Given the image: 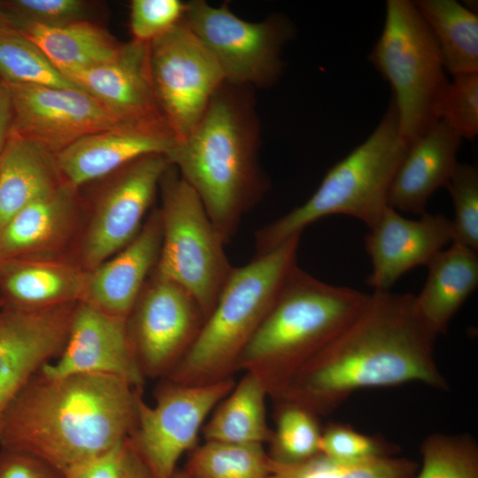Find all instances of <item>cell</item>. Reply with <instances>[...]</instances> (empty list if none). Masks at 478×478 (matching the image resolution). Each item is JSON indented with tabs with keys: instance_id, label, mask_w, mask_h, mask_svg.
<instances>
[{
	"instance_id": "6da1fadb",
	"label": "cell",
	"mask_w": 478,
	"mask_h": 478,
	"mask_svg": "<svg viewBox=\"0 0 478 478\" xmlns=\"http://www.w3.org/2000/svg\"><path fill=\"white\" fill-rule=\"evenodd\" d=\"M436 337L420 317L414 295L374 291L355 320L274 397L318 415L364 389L420 382L448 390L435 357Z\"/></svg>"
},
{
	"instance_id": "7a4b0ae2",
	"label": "cell",
	"mask_w": 478,
	"mask_h": 478,
	"mask_svg": "<svg viewBox=\"0 0 478 478\" xmlns=\"http://www.w3.org/2000/svg\"><path fill=\"white\" fill-rule=\"evenodd\" d=\"M140 390L112 375L37 373L5 412L0 448L66 472L110 451L135 428Z\"/></svg>"
},
{
	"instance_id": "3957f363",
	"label": "cell",
	"mask_w": 478,
	"mask_h": 478,
	"mask_svg": "<svg viewBox=\"0 0 478 478\" xmlns=\"http://www.w3.org/2000/svg\"><path fill=\"white\" fill-rule=\"evenodd\" d=\"M243 88L225 82L194 129L166 154L226 244L268 189L258 159V126Z\"/></svg>"
},
{
	"instance_id": "277c9868",
	"label": "cell",
	"mask_w": 478,
	"mask_h": 478,
	"mask_svg": "<svg viewBox=\"0 0 478 478\" xmlns=\"http://www.w3.org/2000/svg\"><path fill=\"white\" fill-rule=\"evenodd\" d=\"M370 294L324 282L297 266L241 353L236 369L258 375L275 396L362 312Z\"/></svg>"
},
{
	"instance_id": "5b68a950",
	"label": "cell",
	"mask_w": 478,
	"mask_h": 478,
	"mask_svg": "<svg viewBox=\"0 0 478 478\" xmlns=\"http://www.w3.org/2000/svg\"><path fill=\"white\" fill-rule=\"evenodd\" d=\"M300 237L233 267L195 340L169 372L170 382L203 384L230 377L297 266Z\"/></svg>"
},
{
	"instance_id": "8992f818",
	"label": "cell",
	"mask_w": 478,
	"mask_h": 478,
	"mask_svg": "<svg viewBox=\"0 0 478 478\" xmlns=\"http://www.w3.org/2000/svg\"><path fill=\"white\" fill-rule=\"evenodd\" d=\"M407 149L391 97L372 134L328 171L305 203L255 232L254 256L301 235L305 227L328 215H348L368 228L373 227L388 206L391 181Z\"/></svg>"
},
{
	"instance_id": "52a82bcc",
	"label": "cell",
	"mask_w": 478,
	"mask_h": 478,
	"mask_svg": "<svg viewBox=\"0 0 478 478\" xmlns=\"http://www.w3.org/2000/svg\"><path fill=\"white\" fill-rule=\"evenodd\" d=\"M368 60L391 85L408 148L441 120L449 85L437 42L413 1H387L384 27Z\"/></svg>"
},
{
	"instance_id": "ba28073f",
	"label": "cell",
	"mask_w": 478,
	"mask_h": 478,
	"mask_svg": "<svg viewBox=\"0 0 478 478\" xmlns=\"http://www.w3.org/2000/svg\"><path fill=\"white\" fill-rule=\"evenodd\" d=\"M161 246L154 270L185 289L205 319L233 267L195 190L169 166L160 184Z\"/></svg>"
},
{
	"instance_id": "9c48e42d",
	"label": "cell",
	"mask_w": 478,
	"mask_h": 478,
	"mask_svg": "<svg viewBox=\"0 0 478 478\" xmlns=\"http://www.w3.org/2000/svg\"><path fill=\"white\" fill-rule=\"evenodd\" d=\"M181 21L213 57L225 82L264 87L281 74V48L294 34L287 18L274 15L248 22L227 4L214 7L197 0L186 4Z\"/></svg>"
},
{
	"instance_id": "30bf717a",
	"label": "cell",
	"mask_w": 478,
	"mask_h": 478,
	"mask_svg": "<svg viewBox=\"0 0 478 478\" xmlns=\"http://www.w3.org/2000/svg\"><path fill=\"white\" fill-rule=\"evenodd\" d=\"M169 166L165 154H149L99 180L75 259L81 267L94 269L137 235Z\"/></svg>"
},
{
	"instance_id": "8fae6325",
	"label": "cell",
	"mask_w": 478,
	"mask_h": 478,
	"mask_svg": "<svg viewBox=\"0 0 478 478\" xmlns=\"http://www.w3.org/2000/svg\"><path fill=\"white\" fill-rule=\"evenodd\" d=\"M151 82L159 111L176 142L203 117L224 75L207 49L181 21L149 42Z\"/></svg>"
},
{
	"instance_id": "7c38bea8",
	"label": "cell",
	"mask_w": 478,
	"mask_h": 478,
	"mask_svg": "<svg viewBox=\"0 0 478 478\" xmlns=\"http://www.w3.org/2000/svg\"><path fill=\"white\" fill-rule=\"evenodd\" d=\"M235 382L231 377L203 384L169 382L153 405L141 397L132 442L153 478H172L181 455L191 450L204 421Z\"/></svg>"
},
{
	"instance_id": "4fadbf2b",
	"label": "cell",
	"mask_w": 478,
	"mask_h": 478,
	"mask_svg": "<svg viewBox=\"0 0 478 478\" xmlns=\"http://www.w3.org/2000/svg\"><path fill=\"white\" fill-rule=\"evenodd\" d=\"M204 320L200 306L185 289L153 270L127 320L144 376L170 372Z\"/></svg>"
},
{
	"instance_id": "5bb4252c",
	"label": "cell",
	"mask_w": 478,
	"mask_h": 478,
	"mask_svg": "<svg viewBox=\"0 0 478 478\" xmlns=\"http://www.w3.org/2000/svg\"><path fill=\"white\" fill-rule=\"evenodd\" d=\"M4 83L12 107L10 135L30 140L55 156L84 136L122 124L77 87Z\"/></svg>"
},
{
	"instance_id": "9a60e30c",
	"label": "cell",
	"mask_w": 478,
	"mask_h": 478,
	"mask_svg": "<svg viewBox=\"0 0 478 478\" xmlns=\"http://www.w3.org/2000/svg\"><path fill=\"white\" fill-rule=\"evenodd\" d=\"M76 304L0 311V426L10 405L67 340Z\"/></svg>"
},
{
	"instance_id": "2e32d148",
	"label": "cell",
	"mask_w": 478,
	"mask_h": 478,
	"mask_svg": "<svg viewBox=\"0 0 478 478\" xmlns=\"http://www.w3.org/2000/svg\"><path fill=\"white\" fill-rule=\"evenodd\" d=\"M127 320L84 301L78 302L61 353L44 365L41 373L50 378L77 374H108L141 391L145 376L130 340Z\"/></svg>"
},
{
	"instance_id": "e0dca14e",
	"label": "cell",
	"mask_w": 478,
	"mask_h": 478,
	"mask_svg": "<svg viewBox=\"0 0 478 478\" xmlns=\"http://www.w3.org/2000/svg\"><path fill=\"white\" fill-rule=\"evenodd\" d=\"M452 241L451 220L444 215L426 212L409 220L388 205L366 236L373 266L367 284L374 291H389L403 274L428 266Z\"/></svg>"
},
{
	"instance_id": "ac0fdd59",
	"label": "cell",
	"mask_w": 478,
	"mask_h": 478,
	"mask_svg": "<svg viewBox=\"0 0 478 478\" xmlns=\"http://www.w3.org/2000/svg\"><path fill=\"white\" fill-rule=\"evenodd\" d=\"M175 143L165 123L121 124L77 140L55 158L62 181L79 190L143 156L166 155Z\"/></svg>"
},
{
	"instance_id": "d6986e66",
	"label": "cell",
	"mask_w": 478,
	"mask_h": 478,
	"mask_svg": "<svg viewBox=\"0 0 478 478\" xmlns=\"http://www.w3.org/2000/svg\"><path fill=\"white\" fill-rule=\"evenodd\" d=\"M64 76L99 101L122 124H166L151 82L149 42L132 40L123 44L113 60Z\"/></svg>"
},
{
	"instance_id": "ffe728a7",
	"label": "cell",
	"mask_w": 478,
	"mask_h": 478,
	"mask_svg": "<svg viewBox=\"0 0 478 478\" xmlns=\"http://www.w3.org/2000/svg\"><path fill=\"white\" fill-rule=\"evenodd\" d=\"M161 238L160 216L155 208L127 245L88 271L82 301L111 315L127 319L157 265Z\"/></svg>"
},
{
	"instance_id": "44dd1931",
	"label": "cell",
	"mask_w": 478,
	"mask_h": 478,
	"mask_svg": "<svg viewBox=\"0 0 478 478\" xmlns=\"http://www.w3.org/2000/svg\"><path fill=\"white\" fill-rule=\"evenodd\" d=\"M81 204L79 190L62 182L23 207L0 229L2 261L61 254L77 230Z\"/></svg>"
},
{
	"instance_id": "7402d4cb",
	"label": "cell",
	"mask_w": 478,
	"mask_h": 478,
	"mask_svg": "<svg viewBox=\"0 0 478 478\" xmlns=\"http://www.w3.org/2000/svg\"><path fill=\"white\" fill-rule=\"evenodd\" d=\"M88 271L57 255L23 256L0 263L2 306L35 310L83 300Z\"/></svg>"
},
{
	"instance_id": "603a6c76",
	"label": "cell",
	"mask_w": 478,
	"mask_h": 478,
	"mask_svg": "<svg viewBox=\"0 0 478 478\" xmlns=\"http://www.w3.org/2000/svg\"><path fill=\"white\" fill-rule=\"evenodd\" d=\"M462 138L443 120L412 143L391 181L388 205L421 216L432 194L447 187Z\"/></svg>"
},
{
	"instance_id": "cb8c5ba5",
	"label": "cell",
	"mask_w": 478,
	"mask_h": 478,
	"mask_svg": "<svg viewBox=\"0 0 478 478\" xmlns=\"http://www.w3.org/2000/svg\"><path fill=\"white\" fill-rule=\"evenodd\" d=\"M427 266L428 274L420 293L414 296V304L421 320L439 335L446 332L451 319L477 287V251L452 243Z\"/></svg>"
},
{
	"instance_id": "d4e9b609",
	"label": "cell",
	"mask_w": 478,
	"mask_h": 478,
	"mask_svg": "<svg viewBox=\"0 0 478 478\" xmlns=\"http://www.w3.org/2000/svg\"><path fill=\"white\" fill-rule=\"evenodd\" d=\"M62 182L54 154L9 135L0 152V229L19 210Z\"/></svg>"
},
{
	"instance_id": "484cf974",
	"label": "cell",
	"mask_w": 478,
	"mask_h": 478,
	"mask_svg": "<svg viewBox=\"0 0 478 478\" xmlns=\"http://www.w3.org/2000/svg\"><path fill=\"white\" fill-rule=\"evenodd\" d=\"M15 27L63 75L108 63L118 57L123 46L108 30L92 20L61 27L26 24Z\"/></svg>"
},
{
	"instance_id": "4316f807",
	"label": "cell",
	"mask_w": 478,
	"mask_h": 478,
	"mask_svg": "<svg viewBox=\"0 0 478 478\" xmlns=\"http://www.w3.org/2000/svg\"><path fill=\"white\" fill-rule=\"evenodd\" d=\"M267 389L255 374L246 372L203 427L205 441L260 443L271 439L266 414Z\"/></svg>"
},
{
	"instance_id": "83f0119b",
	"label": "cell",
	"mask_w": 478,
	"mask_h": 478,
	"mask_svg": "<svg viewBox=\"0 0 478 478\" xmlns=\"http://www.w3.org/2000/svg\"><path fill=\"white\" fill-rule=\"evenodd\" d=\"M452 75L478 72V16L455 0H415Z\"/></svg>"
},
{
	"instance_id": "f1b7e54d",
	"label": "cell",
	"mask_w": 478,
	"mask_h": 478,
	"mask_svg": "<svg viewBox=\"0 0 478 478\" xmlns=\"http://www.w3.org/2000/svg\"><path fill=\"white\" fill-rule=\"evenodd\" d=\"M268 478H413L414 461L392 456L337 459L321 453L305 461L287 464L269 457Z\"/></svg>"
},
{
	"instance_id": "f546056e",
	"label": "cell",
	"mask_w": 478,
	"mask_h": 478,
	"mask_svg": "<svg viewBox=\"0 0 478 478\" xmlns=\"http://www.w3.org/2000/svg\"><path fill=\"white\" fill-rule=\"evenodd\" d=\"M263 444L208 442L190 455L185 471L192 478H268Z\"/></svg>"
},
{
	"instance_id": "4dcf8cb0",
	"label": "cell",
	"mask_w": 478,
	"mask_h": 478,
	"mask_svg": "<svg viewBox=\"0 0 478 478\" xmlns=\"http://www.w3.org/2000/svg\"><path fill=\"white\" fill-rule=\"evenodd\" d=\"M0 79L12 84L76 87L12 25H0Z\"/></svg>"
},
{
	"instance_id": "1f68e13d",
	"label": "cell",
	"mask_w": 478,
	"mask_h": 478,
	"mask_svg": "<svg viewBox=\"0 0 478 478\" xmlns=\"http://www.w3.org/2000/svg\"><path fill=\"white\" fill-rule=\"evenodd\" d=\"M420 452L421 469L413 478H478V446L468 434L434 433Z\"/></svg>"
},
{
	"instance_id": "d6a6232c",
	"label": "cell",
	"mask_w": 478,
	"mask_h": 478,
	"mask_svg": "<svg viewBox=\"0 0 478 478\" xmlns=\"http://www.w3.org/2000/svg\"><path fill=\"white\" fill-rule=\"evenodd\" d=\"M316 416L299 405L281 403L268 456L278 462L295 464L318 455L322 431Z\"/></svg>"
},
{
	"instance_id": "836d02e7",
	"label": "cell",
	"mask_w": 478,
	"mask_h": 478,
	"mask_svg": "<svg viewBox=\"0 0 478 478\" xmlns=\"http://www.w3.org/2000/svg\"><path fill=\"white\" fill-rule=\"evenodd\" d=\"M10 22L15 27L33 24L61 27L92 20L96 4L84 0H10L2 1Z\"/></svg>"
},
{
	"instance_id": "e575fe53",
	"label": "cell",
	"mask_w": 478,
	"mask_h": 478,
	"mask_svg": "<svg viewBox=\"0 0 478 478\" xmlns=\"http://www.w3.org/2000/svg\"><path fill=\"white\" fill-rule=\"evenodd\" d=\"M451 194L454 218L452 243L478 249V169L458 163L446 187Z\"/></svg>"
},
{
	"instance_id": "d590c367",
	"label": "cell",
	"mask_w": 478,
	"mask_h": 478,
	"mask_svg": "<svg viewBox=\"0 0 478 478\" xmlns=\"http://www.w3.org/2000/svg\"><path fill=\"white\" fill-rule=\"evenodd\" d=\"M444 120L462 139L478 134V72L453 75L441 110Z\"/></svg>"
},
{
	"instance_id": "8d00e7d4",
	"label": "cell",
	"mask_w": 478,
	"mask_h": 478,
	"mask_svg": "<svg viewBox=\"0 0 478 478\" xmlns=\"http://www.w3.org/2000/svg\"><path fill=\"white\" fill-rule=\"evenodd\" d=\"M66 478H153L131 436L99 457L65 472Z\"/></svg>"
},
{
	"instance_id": "74e56055",
	"label": "cell",
	"mask_w": 478,
	"mask_h": 478,
	"mask_svg": "<svg viewBox=\"0 0 478 478\" xmlns=\"http://www.w3.org/2000/svg\"><path fill=\"white\" fill-rule=\"evenodd\" d=\"M397 446L382 438L364 435L347 425L334 424L321 432L320 453L337 459L391 456Z\"/></svg>"
},
{
	"instance_id": "f35d334b",
	"label": "cell",
	"mask_w": 478,
	"mask_h": 478,
	"mask_svg": "<svg viewBox=\"0 0 478 478\" xmlns=\"http://www.w3.org/2000/svg\"><path fill=\"white\" fill-rule=\"evenodd\" d=\"M186 4L180 0H133L130 30L134 41L150 42L179 24Z\"/></svg>"
},
{
	"instance_id": "ab89813d",
	"label": "cell",
	"mask_w": 478,
	"mask_h": 478,
	"mask_svg": "<svg viewBox=\"0 0 478 478\" xmlns=\"http://www.w3.org/2000/svg\"><path fill=\"white\" fill-rule=\"evenodd\" d=\"M0 478H66V474L35 456L0 448Z\"/></svg>"
},
{
	"instance_id": "60d3db41",
	"label": "cell",
	"mask_w": 478,
	"mask_h": 478,
	"mask_svg": "<svg viewBox=\"0 0 478 478\" xmlns=\"http://www.w3.org/2000/svg\"><path fill=\"white\" fill-rule=\"evenodd\" d=\"M12 120V107L9 90L0 79V152L10 135Z\"/></svg>"
},
{
	"instance_id": "b9f144b4",
	"label": "cell",
	"mask_w": 478,
	"mask_h": 478,
	"mask_svg": "<svg viewBox=\"0 0 478 478\" xmlns=\"http://www.w3.org/2000/svg\"><path fill=\"white\" fill-rule=\"evenodd\" d=\"M0 25H12L6 13L4 11L2 1H0Z\"/></svg>"
},
{
	"instance_id": "7bdbcfd3",
	"label": "cell",
	"mask_w": 478,
	"mask_h": 478,
	"mask_svg": "<svg viewBox=\"0 0 478 478\" xmlns=\"http://www.w3.org/2000/svg\"><path fill=\"white\" fill-rule=\"evenodd\" d=\"M172 478H192L185 470H176Z\"/></svg>"
},
{
	"instance_id": "ee69618b",
	"label": "cell",
	"mask_w": 478,
	"mask_h": 478,
	"mask_svg": "<svg viewBox=\"0 0 478 478\" xmlns=\"http://www.w3.org/2000/svg\"><path fill=\"white\" fill-rule=\"evenodd\" d=\"M1 309H2V304H1V302H0V311H1Z\"/></svg>"
},
{
	"instance_id": "f6af8a7d",
	"label": "cell",
	"mask_w": 478,
	"mask_h": 478,
	"mask_svg": "<svg viewBox=\"0 0 478 478\" xmlns=\"http://www.w3.org/2000/svg\"><path fill=\"white\" fill-rule=\"evenodd\" d=\"M1 261H2V258H1V256H0V263H1Z\"/></svg>"
}]
</instances>
